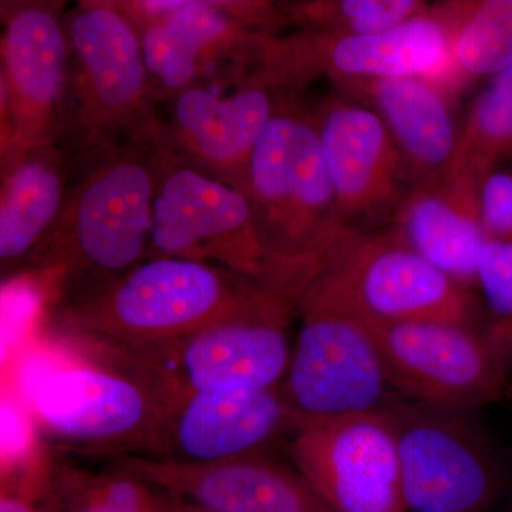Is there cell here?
Returning a JSON list of instances; mask_svg holds the SVG:
<instances>
[{"mask_svg":"<svg viewBox=\"0 0 512 512\" xmlns=\"http://www.w3.org/2000/svg\"><path fill=\"white\" fill-rule=\"evenodd\" d=\"M293 97L259 137L242 192L261 248L256 284L296 308L343 228L311 111Z\"/></svg>","mask_w":512,"mask_h":512,"instance_id":"obj_1","label":"cell"},{"mask_svg":"<svg viewBox=\"0 0 512 512\" xmlns=\"http://www.w3.org/2000/svg\"><path fill=\"white\" fill-rule=\"evenodd\" d=\"M89 154V167L66 192L40 248L39 269L59 296L79 284L86 286L83 296L126 274L143 261L150 242L154 170L148 137Z\"/></svg>","mask_w":512,"mask_h":512,"instance_id":"obj_2","label":"cell"},{"mask_svg":"<svg viewBox=\"0 0 512 512\" xmlns=\"http://www.w3.org/2000/svg\"><path fill=\"white\" fill-rule=\"evenodd\" d=\"M72 357L46 380L28 409L64 443L148 457L178 399L131 350L72 332Z\"/></svg>","mask_w":512,"mask_h":512,"instance_id":"obj_3","label":"cell"},{"mask_svg":"<svg viewBox=\"0 0 512 512\" xmlns=\"http://www.w3.org/2000/svg\"><path fill=\"white\" fill-rule=\"evenodd\" d=\"M261 286L218 266L180 258H146L63 313L70 332L124 349L163 345L254 301Z\"/></svg>","mask_w":512,"mask_h":512,"instance_id":"obj_4","label":"cell"},{"mask_svg":"<svg viewBox=\"0 0 512 512\" xmlns=\"http://www.w3.org/2000/svg\"><path fill=\"white\" fill-rule=\"evenodd\" d=\"M299 303L365 322H440L481 330L484 319L473 289L448 278L390 228L343 229Z\"/></svg>","mask_w":512,"mask_h":512,"instance_id":"obj_5","label":"cell"},{"mask_svg":"<svg viewBox=\"0 0 512 512\" xmlns=\"http://www.w3.org/2000/svg\"><path fill=\"white\" fill-rule=\"evenodd\" d=\"M64 28L70 62L59 133L67 128L87 154L146 136L157 100L133 22L116 0H86L64 16Z\"/></svg>","mask_w":512,"mask_h":512,"instance_id":"obj_6","label":"cell"},{"mask_svg":"<svg viewBox=\"0 0 512 512\" xmlns=\"http://www.w3.org/2000/svg\"><path fill=\"white\" fill-rule=\"evenodd\" d=\"M399 448L406 512H493L510 490V468L470 413L393 394L382 407Z\"/></svg>","mask_w":512,"mask_h":512,"instance_id":"obj_7","label":"cell"},{"mask_svg":"<svg viewBox=\"0 0 512 512\" xmlns=\"http://www.w3.org/2000/svg\"><path fill=\"white\" fill-rule=\"evenodd\" d=\"M154 170L147 258L218 266L258 282L262 256L244 192L192 167L148 134Z\"/></svg>","mask_w":512,"mask_h":512,"instance_id":"obj_8","label":"cell"},{"mask_svg":"<svg viewBox=\"0 0 512 512\" xmlns=\"http://www.w3.org/2000/svg\"><path fill=\"white\" fill-rule=\"evenodd\" d=\"M448 69L450 32L441 3L375 35L274 33L265 37L256 60V72L286 92L319 77H328L335 86L360 80L420 77L443 89Z\"/></svg>","mask_w":512,"mask_h":512,"instance_id":"obj_9","label":"cell"},{"mask_svg":"<svg viewBox=\"0 0 512 512\" xmlns=\"http://www.w3.org/2000/svg\"><path fill=\"white\" fill-rule=\"evenodd\" d=\"M293 313L295 305L261 288L231 318L173 342L128 350L146 360L177 396L274 389L291 360Z\"/></svg>","mask_w":512,"mask_h":512,"instance_id":"obj_10","label":"cell"},{"mask_svg":"<svg viewBox=\"0 0 512 512\" xmlns=\"http://www.w3.org/2000/svg\"><path fill=\"white\" fill-rule=\"evenodd\" d=\"M360 322L369 330L397 396L471 413L508 392L510 362L483 330L440 322Z\"/></svg>","mask_w":512,"mask_h":512,"instance_id":"obj_11","label":"cell"},{"mask_svg":"<svg viewBox=\"0 0 512 512\" xmlns=\"http://www.w3.org/2000/svg\"><path fill=\"white\" fill-rule=\"evenodd\" d=\"M301 318L278 386L305 423L376 412L393 396L369 330L348 313L296 305Z\"/></svg>","mask_w":512,"mask_h":512,"instance_id":"obj_12","label":"cell"},{"mask_svg":"<svg viewBox=\"0 0 512 512\" xmlns=\"http://www.w3.org/2000/svg\"><path fill=\"white\" fill-rule=\"evenodd\" d=\"M286 453L333 512H406L396 433L382 409L308 421Z\"/></svg>","mask_w":512,"mask_h":512,"instance_id":"obj_13","label":"cell"},{"mask_svg":"<svg viewBox=\"0 0 512 512\" xmlns=\"http://www.w3.org/2000/svg\"><path fill=\"white\" fill-rule=\"evenodd\" d=\"M328 170L339 227L372 232L392 224L413 181L375 111L343 94L309 109Z\"/></svg>","mask_w":512,"mask_h":512,"instance_id":"obj_14","label":"cell"},{"mask_svg":"<svg viewBox=\"0 0 512 512\" xmlns=\"http://www.w3.org/2000/svg\"><path fill=\"white\" fill-rule=\"evenodd\" d=\"M59 3H0V72L15 127L16 161L53 146L69 77V42Z\"/></svg>","mask_w":512,"mask_h":512,"instance_id":"obj_15","label":"cell"},{"mask_svg":"<svg viewBox=\"0 0 512 512\" xmlns=\"http://www.w3.org/2000/svg\"><path fill=\"white\" fill-rule=\"evenodd\" d=\"M289 94L248 74L221 96L195 84L171 101L150 136L202 173L242 191L252 151Z\"/></svg>","mask_w":512,"mask_h":512,"instance_id":"obj_16","label":"cell"},{"mask_svg":"<svg viewBox=\"0 0 512 512\" xmlns=\"http://www.w3.org/2000/svg\"><path fill=\"white\" fill-rule=\"evenodd\" d=\"M303 424L278 387L184 394L171 407L148 458L200 464L266 453Z\"/></svg>","mask_w":512,"mask_h":512,"instance_id":"obj_17","label":"cell"},{"mask_svg":"<svg viewBox=\"0 0 512 512\" xmlns=\"http://www.w3.org/2000/svg\"><path fill=\"white\" fill-rule=\"evenodd\" d=\"M183 512H333L292 464L266 453L181 464L130 456L119 463Z\"/></svg>","mask_w":512,"mask_h":512,"instance_id":"obj_18","label":"cell"},{"mask_svg":"<svg viewBox=\"0 0 512 512\" xmlns=\"http://www.w3.org/2000/svg\"><path fill=\"white\" fill-rule=\"evenodd\" d=\"M390 229L448 278L473 291L477 288L478 255L485 234L476 174L447 168L413 185Z\"/></svg>","mask_w":512,"mask_h":512,"instance_id":"obj_19","label":"cell"},{"mask_svg":"<svg viewBox=\"0 0 512 512\" xmlns=\"http://www.w3.org/2000/svg\"><path fill=\"white\" fill-rule=\"evenodd\" d=\"M336 89L380 117L409 168L413 185L436 177L453 163L460 128L451 111L450 94L439 84L399 77L342 83Z\"/></svg>","mask_w":512,"mask_h":512,"instance_id":"obj_20","label":"cell"},{"mask_svg":"<svg viewBox=\"0 0 512 512\" xmlns=\"http://www.w3.org/2000/svg\"><path fill=\"white\" fill-rule=\"evenodd\" d=\"M66 192L62 154L53 146L30 151L0 175V261L25 255L42 242Z\"/></svg>","mask_w":512,"mask_h":512,"instance_id":"obj_21","label":"cell"},{"mask_svg":"<svg viewBox=\"0 0 512 512\" xmlns=\"http://www.w3.org/2000/svg\"><path fill=\"white\" fill-rule=\"evenodd\" d=\"M128 19L161 22L205 67L248 66L261 33L234 16V0H116ZM272 33V32H269Z\"/></svg>","mask_w":512,"mask_h":512,"instance_id":"obj_22","label":"cell"},{"mask_svg":"<svg viewBox=\"0 0 512 512\" xmlns=\"http://www.w3.org/2000/svg\"><path fill=\"white\" fill-rule=\"evenodd\" d=\"M450 32V69L444 90L494 77L512 64V0L441 3Z\"/></svg>","mask_w":512,"mask_h":512,"instance_id":"obj_23","label":"cell"},{"mask_svg":"<svg viewBox=\"0 0 512 512\" xmlns=\"http://www.w3.org/2000/svg\"><path fill=\"white\" fill-rule=\"evenodd\" d=\"M49 500L63 512H180L167 495L119 464L103 473L53 470Z\"/></svg>","mask_w":512,"mask_h":512,"instance_id":"obj_24","label":"cell"},{"mask_svg":"<svg viewBox=\"0 0 512 512\" xmlns=\"http://www.w3.org/2000/svg\"><path fill=\"white\" fill-rule=\"evenodd\" d=\"M288 25L298 32L329 37L375 35L429 9L420 0H296L279 2Z\"/></svg>","mask_w":512,"mask_h":512,"instance_id":"obj_25","label":"cell"},{"mask_svg":"<svg viewBox=\"0 0 512 512\" xmlns=\"http://www.w3.org/2000/svg\"><path fill=\"white\" fill-rule=\"evenodd\" d=\"M512 153V64L491 77L471 104L460 127L450 168L480 174L487 165Z\"/></svg>","mask_w":512,"mask_h":512,"instance_id":"obj_26","label":"cell"},{"mask_svg":"<svg viewBox=\"0 0 512 512\" xmlns=\"http://www.w3.org/2000/svg\"><path fill=\"white\" fill-rule=\"evenodd\" d=\"M133 25L140 40L148 83L157 103L173 100L178 94L200 84L207 67L164 23L137 20Z\"/></svg>","mask_w":512,"mask_h":512,"instance_id":"obj_27","label":"cell"},{"mask_svg":"<svg viewBox=\"0 0 512 512\" xmlns=\"http://www.w3.org/2000/svg\"><path fill=\"white\" fill-rule=\"evenodd\" d=\"M477 289L483 299L485 338L512 360V242L485 238L478 255Z\"/></svg>","mask_w":512,"mask_h":512,"instance_id":"obj_28","label":"cell"},{"mask_svg":"<svg viewBox=\"0 0 512 512\" xmlns=\"http://www.w3.org/2000/svg\"><path fill=\"white\" fill-rule=\"evenodd\" d=\"M57 296L52 279L40 269L0 284V332L13 353L39 336L47 306Z\"/></svg>","mask_w":512,"mask_h":512,"instance_id":"obj_29","label":"cell"},{"mask_svg":"<svg viewBox=\"0 0 512 512\" xmlns=\"http://www.w3.org/2000/svg\"><path fill=\"white\" fill-rule=\"evenodd\" d=\"M36 420L0 379V477L22 470L42 456Z\"/></svg>","mask_w":512,"mask_h":512,"instance_id":"obj_30","label":"cell"},{"mask_svg":"<svg viewBox=\"0 0 512 512\" xmlns=\"http://www.w3.org/2000/svg\"><path fill=\"white\" fill-rule=\"evenodd\" d=\"M477 198L485 238L512 242V153L477 175Z\"/></svg>","mask_w":512,"mask_h":512,"instance_id":"obj_31","label":"cell"},{"mask_svg":"<svg viewBox=\"0 0 512 512\" xmlns=\"http://www.w3.org/2000/svg\"><path fill=\"white\" fill-rule=\"evenodd\" d=\"M53 468L45 454L30 466L0 478V512H43Z\"/></svg>","mask_w":512,"mask_h":512,"instance_id":"obj_32","label":"cell"},{"mask_svg":"<svg viewBox=\"0 0 512 512\" xmlns=\"http://www.w3.org/2000/svg\"><path fill=\"white\" fill-rule=\"evenodd\" d=\"M16 161L15 127L5 80L0 72V175Z\"/></svg>","mask_w":512,"mask_h":512,"instance_id":"obj_33","label":"cell"},{"mask_svg":"<svg viewBox=\"0 0 512 512\" xmlns=\"http://www.w3.org/2000/svg\"><path fill=\"white\" fill-rule=\"evenodd\" d=\"M13 352L9 343L6 342L5 336L0 332V376L5 375L6 370L12 362Z\"/></svg>","mask_w":512,"mask_h":512,"instance_id":"obj_34","label":"cell"},{"mask_svg":"<svg viewBox=\"0 0 512 512\" xmlns=\"http://www.w3.org/2000/svg\"><path fill=\"white\" fill-rule=\"evenodd\" d=\"M43 512H63L60 510L59 507H56L55 504L52 503V501L49 500V495H47V503L45 507V511Z\"/></svg>","mask_w":512,"mask_h":512,"instance_id":"obj_35","label":"cell"},{"mask_svg":"<svg viewBox=\"0 0 512 512\" xmlns=\"http://www.w3.org/2000/svg\"><path fill=\"white\" fill-rule=\"evenodd\" d=\"M507 393H510L512 396V380H510V384H508V392Z\"/></svg>","mask_w":512,"mask_h":512,"instance_id":"obj_36","label":"cell"},{"mask_svg":"<svg viewBox=\"0 0 512 512\" xmlns=\"http://www.w3.org/2000/svg\"><path fill=\"white\" fill-rule=\"evenodd\" d=\"M180 511H181V510H180ZM181 512H183V511H181Z\"/></svg>","mask_w":512,"mask_h":512,"instance_id":"obj_37","label":"cell"},{"mask_svg":"<svg viewBox=\"0 0 512 512\" xmlns=\"http://www.w3.org/2000/svg\"><path fill=\"white\" fill-rule=\"evenodd\" d=\"M0 478H2V477H0Z\"/></svg>","mask_w":512,"mask_h":512,"instance_id":"obj_38","label":"cell"}]
</instances>
